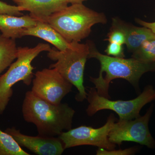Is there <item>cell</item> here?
Here are the masks:
<instances>
[{
  "label": "cell",
  "instance_id": "obj_19",
  "mask_svg": "<svg viewBox=\"0 0 155 155\" xmlns=\"http://www.w3.org/2000/svg\"><path fill=\"white\" fill-rule=\"evenodd\" d=\"M137 149L131 147L124 150H107L102 148H99L97 151V155H130L135 154Z\"/></svg>",
  "mask_w": 155,
  "mask_h": 155
},
{
  "label": "cell",
  "instance_id": "obj_15",
  "mask_svg": "<svg viewBox=\"0 0 155 155\" xmlns=\"http://www.w3.org/2000/svg\"><path fill=\"white\" fill-rule=\"evenodd\" d=\"M17 51L15 40L7 38L0 34V76L16 59Z\"/></svg>",
  "mask_w": 155,
  "mask_h": 155
},
{
  "label": "cell",
  "instance_id": "obj_17",
  "mask_svg": "<svg viewBox=\"0 0 155 155\" xmlns=\"http://www.w3.org/2000/svg\"><path fill=\"white\" fill-rule=\"evenodd\" d=\"M132 58L146 63L155 62V38L143 42L136 51L132 53Z\"/></svg>",
  "mask_w": 155,
  "mask_h": 155
},
{
  "label": "cell",
  "instance_id": "obj_14",
  "mask_svg": "<svg viewBox=\"0 0 155 155\" xmlns=\"http://www.w3.org/2000/svg\"><path fill=\"white\" fill-rule=\"evenodd\" d=\"M22 36H32L41 38L60 51H65L70 45V43L67 42L54 28L42 21H37L35 26L25 28L22 31Z\"/></svg>",
  "mask_w": 155,
  "mask_h": 155
},
{
  "label": "cell",
  "instance_id": "obj_4",
  "mask_svg": "<svg viewBox=\"0 0 155 155\" xmlns=\"http://www.w3.org/2000/svg\"><path fill=\"white\" fill-rule=\"evenodd\" d=\"M90 52L89 42L79 43L72 41L68 48L64 51L51 49L48 51V57L56 61L50 65L49 68L57 70L64 78L77 89L78 93L75 96L78 102L87 99V92L84 85V73L87 60Z\"/></svg>",
  "mask_w": 155,
  "mask_h": 155
},
{
  "label": "cell",
  "instance_id": "obj_16",
  "mask_svg": "<svg viewBox=\"0 0 155 155\" xmlns=\"http://www.w3.org/2000/svg\"><path fill=\"white\" fill-rule=\"evenodd\" d=\"M12 136L0 129V155H30Z\"/></svg>",
  "mask_w": 155,
  "mask_h": 155
},
{
  "label": "cell",
  "instance_id": "obj_6",
  "mask_svg": "<svg viewBox=\"0 0 155 155\" xmlns=\"http://www.w3.org/2000/svg\"><path fill=\"white\" fill-rule=\"evenodd\" d=\"M87 99L89 105L86 111L88 116H94L101 110H109L118 114L119 120H130L140 116L142 108L155 100V90L151 85H148L141 94L134 99L112 101L100 95L95 87H90L87 92Z\"/></svg>",
  "mask_w": 155,
  "mask_h": 155
},
{
  "label": "cell",
  "instance_id": "obj_2",
  "mask_svg": "<svg viewBox=\"0 0 155 155\" xmlns=\"http://www.w3.org/2000/svg\"><path fill=\"white\" fill-rule=\"evenodd\" d=\"M89 44L90 52L88 59L95 58L99 61V74H105L104 76L99 75L97 78H90V81L94 84L97 92L102 96L110 99L109 87L114 79H125L137 88L142 75L146 72L155 71V62L146 63L133 58L125 59L106 55L96 49L91 43Z\"/></svg>",
  "mask_w": 155,
  "mask_h": 155
},
{
  "label": "cell",
  "instance_id": "obj_22",
  "mask_svg": "<svg viewBox=\"0 0 155 155\" xmlns=\"http://www.w3.org/2000/svg\"><path fill=\"white\" fill-rule=\"evenodd\" d=\"M135 21L137 23H138L140 25H141L142 26L147 27V28L150 29L154 34L155 36V22H147L143 21L141 19H138V18L136 19Z\"/></svg>",
  "mask_w": 155,
  "mask_h": 155
},
{
  "label": "cell",
  "instance_id": "obj_3",
  "mask_svg": "<svg viewBox=\"0 0 155 155\" xmlns=\"http://www.w3.org/2000/svg\"><path fill=\"white\" fill-rule=\"evenodd\" d=\"M103 13L89 8L83 4H72L52 14L44 22L49 24L69 43L79 42L89 35L93 25L105 24Z\"/></svg>",
  "mask_w": 155,
  "mask_h": 155
},
{
  "label": "cell",
  "instance_id": "obj_21",
  "mask_svg": "<svg viewBox=\"0 0 155 155\" xmlns=\"http://www.w3.org/2000/svg\"><path fill=\"white\" fill-rule=\"evenodd\" d=\"M105 52L108 56H112L116 58H125L122 45L119 44L110 42L106 49Z\"/></svg>",
  "mask_w": 155,
  "mask_h": 155
},
{
  "label": "cell",
  "instance_id": "obj_11",
  "mask_svg": "<svg viewBox=\"0 0 155 155\" xmlns=\"http://www.w3.org/2000/svg\"><path fill=\"white\" fill-rule=\"evenodd\" d=\"M21 11L30 12L29 15L37 21L44 22L52 14L67 8V0H11Z\"/></svg>",
  "mask_w": 155,
  "mask_h": 155
},
{
  "label": "cell",
  "instance_id": "obj_23",
  "mask_svg": "<svg viewBox=\"0 0 155 155\" xmlns=\"http://www.w3.org/2000/svg\"><path fill=\"white\" fill-rule=\"evenodd\" d=\"M87 0H67L68 3L70 4H83L84 2Z\"/></svg>",
  "mask_w": 155,
  "mask_h": 155
},
{
  "label": "cell",
  "instance_id": "obj_20",
  "mask_svg": "<svg viewBox=\"0 0 155 155\" xmlns=\"http://www.w3.org/2000/svg\"><path fill=\"white\" fill-rule=\"evenodd\" d=\"M0 14H8L18 17L23 15L18 6L11 5L1 1H0Z\"/></svg>",
  "mask_w": 155,
  "mask_h": 155
},
{
  "label": "cell",
  "instance_id": "obj_7",
  "mask_svg": "<svg viewBox=\"0 0 155 155\" xmlns=\"http://www.w3.org/2000/svg\"><path fill=\"white\" fill-rule=\"evenodd\" d=\"M116 117L111 114L104 125L99 128L82 125L63 132L58 137L65 149L83 145H91L107 150L115 149L116 144L109 140L108 135L115 122Z\"/></svg>",
  "mask_w": 155,
  "mask_h": 155
},
{
  "label": "cell",
  "instance_id": "obj_18",
  "mask_svg": "<svg viewBox=\"0 0 155 155\" xmlns=\"http://www.w3.org/2000/svg\"><path fill=\"white\" fill-rule=\"evenodd\" d=\"M107 39L106 40L109 42L115 43L119 44H125L126 38L125 34L122 30L116 27L112 26L110 31L108 33Z\"/></svg>",
  "mask_w": 155,
  "mask_h": 155
},
{
  "label": "cell",
  "instance_id": "obj_9",
  "mask_svg": "<svg viewBox=\"0 0 155 155\" xmlns=\"http://www.w3.org/2000/svg\"><path fill=\"white\" fill-rule=\"evenodd\" d=\"M34 75L31 91L49 102L61 104L64 97L72 91L73 85L54 68L39 70Z\"/></svg>",
  "mask_w": 155,
  "mask_h": 155
},
{
  "label": "cell",
  "instance_id": "obj_5",
  "mask_svg": "<svg viewBox=\"0 0 155 155\" xmlns=\"http://www.w3.org/2000/svg\"><path fill=\"white\" fill-rule=\"evenodd\" d=\"M48 44H38L33 48L18 47L16 61L11 64L7 72L0 76V115L6 107L13 94L12 87L19 81L30 85L34 77V68L31 62L43 51H49Z\"/></svg>",
  "mask_w": 155,
  "mask_h": 155
},
{
  "label": "cell",
  "instance_id": "obj_1",
  "mask_svg": "<svg viewBox=\"0 0 155 155\" xmlns=\"http://www.w3.org/2000/svg\"><path fill=\"white\" fill-rule=\"evenodd\" d=\"M75 111L66 103L54 104L29 91L25 93L22 105L23 118L35 125L38 135L58 137L72 129Z\"/></svg>",
  "mask_w": 155,
  "mask_h": 155
},
{
  "label": "cell",
  "instance_id": "obj_8",
  "mask_svg": "<svg viewBox=\"0 0 155 155\" xmlns=\"http://www.w3.org/2000/svg\"><path fill=\"white\" fill-rule=\"evenodd\" d=\"M150 107L144 116L133 119L115 122L109 135V140L120 146L123 142L130 141L150 148L155 147V141L150 133L148 124L153 112Z\"/></svg>",
  "mask_w": 155,
  "mask_h": 155
},
{
  "label": "cell",
  "instance_id": "obj_12",
  "mask_svg": "<svg viewBox=\"0 0 155 155\" xmlns=\"http://www.w3.org/2000/svg\"><path fill=\"white\" fill-rule=\"evenodd\" d=\"M37 21L30 15L15 16L8 14H0V31L3 36L16 40L22 37L25 28L33 27Z\"/></svg>",
  "mask_w": 155,
  "mask_h": 155
},
{
  "label": "cell",
  "instance_id": "obj_10",
  "mask_svg": "<svg viewBox=\"0 0 155 155\" xmlns=\"http://www.w3.org/2000/svg\"><path fill=\"white\" fill-rule=\"evenodd\" d=\"M8 134L20 147H24L38 155H61L65 149L58 137L32 136L23 134L20 130L13 127L7 128Z\"/></svg>",
  "mask_w": 155,
  "mask_h": 155
},
{
  "label": "cell",
  "instance_id": "obj_13",
  "mask_svg": "<svg viewBox=\"0 0 155 155\" xmlns=\"http://www.w3.org/2000/svg\"><path fill=\"white\" fill-rule=\"evenodd\" d=\"M112 26L121 29L125 34L127 48L130 51H136L142 44L147 40L155 38L154 34L149 28L129 25L116 18L113 19Z\"/></svg>",
  "mask_w": 155,
  "mask_h": 155
}]
</instances>
